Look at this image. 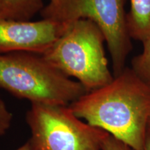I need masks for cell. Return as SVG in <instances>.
I'll return each instance as SVG.
<instances>
[{"label": "cell", "mask_w": 150, "mask_h": 150, "mask_svg": "<svg viewBox=\"0 0 150 150\" xmlns=\"http://www.w3.org/2000/svg\"><path fill=\"white\" fill-rule=\"evenodd\" d=\"M80 119L133 150H145L150 118V86L126 67L111 82L69 105Z\"/></svg>", "instance_id": "obj_1"}, {"label": "cell", "mask_w": 150, "mask_h": 150, "mask_svg": "<svg viewBox=\"0 0 150 150\" xmlns=\"http://www.w3.org/2000/svg\"><path fill=\"white\" fill-rule=\"evenodd\" d=\"M0 88L31 104L69 106L87 93L41 54H0Z\"/></svg>", "instance_id": "obj_2"}, {"label": "cell", "mask_w": 150, "mask_h": 150, "mask_svg": "<svg viewBox=\"0 0 150 150\" xmlns=\"http://www.w3.org/2000/svg\"><path fill=\"white\" fill-rule=\"evenodd\" d=\"M104 35L93 22H72L43 57L69 77H74L90 92L113 79L104 50Z\"/></svg>", "instance_id": "obj_3"}, {"label": "cell", "mask_w": 150, "mask_h": 150, "mask_svg": "<svg viewBox=\"0 0 150 150\" xmlns=\"http://www.w3.org/2000/svg\"><path fill=\"white\" fill-rule=\"evenodd\" d=\"M26 122L33 150H102L109 135L81 120L69 106L31 104Z\"/></svg>", "instance_id": "obj_4"}, {"label": "cell", "mask_w": 150, "mask_h": 150, "mask_svg": "<svg viewBox=\"0 0 150 150\" xmlns=\"http://www.w3.org/2000/svg\"><path fill=\"white\" fill-rule=\"evenodd\" d=\"M125 3V0H59L45 6L40 14L43 19L63 23L81 19L93 22L104 35L116 76L126 67L132 50Z\"/></svg>", "instance_id": "obj_5"}, {"label": "cell", "mask_w": 150, "mask_h": 150, "mask_svg": "<svg viewBox=\"0 0 150 150\" xmlns=\"http://www.w3.org/2000/svg\"><path fill=\"white\" fill-rule=\"evenodd\" d=\"M70 24L43 18L38 21L0 18V54L30 52L42 55Z\"/></svg>", "instance_id": "obj_6"}, {"label": "cell", "mask_w": 150, "mask_h": 150, "mask_svg": "<svg viewBox=\"0 0 150 150\" xmlns=\"http://www.w3.org/2000/svg\"><path fill=\"white\" fill-rule=\"evenodd\" d=\"M127 22L131 39L142 42L150 37V0H129Z\"/></svg>", "instance_id": "obj_7"}, {"label": "cell", "mask_w": 150, "mask_h": 150, "mask_svg": "<svg viewBox=\"0 0 150 150\" xmlns=\"http://www.w3.org/2000/svg\"><path fill=\"white\" fill-rule=\"evenodd\" d=\"M44 7L42 0H0V18L29 21Z\"/></svg>", "instance_id": "obj_8"}, {"label": "cell", "mask_w": 150, "mask_h": 150, "mask_svg": "<svg viewBox=\"0 0 150 150\" xmlns=\"http://www.w3.org/2000/svg\"><path fill=\"white\" fill-rule=\"evenodd\" d=\"M142 44V51L132 59L131 69L142 81L150 86V37Z\"/></svg>", "instance_id": "obj_9"}, {"label": "cell", "mask_w": 150, "mask_h": 150, "mask_svg": "<svg viewBox=\"0 0 150 150\" xmlns=\"http://www.w3.org/2000/svg\"><path fill=\"white\" fill-rule=\"evenodd\" d=\"M13 120V114L0 95V137L3 136L10 129Z\"/></svg>", "instance_id": "obj_10"}, {"label": "cell", "mask_w": 150, "mask_h": 150, "mask_svg": "<svg viewBox=\"0 0 150 150\" xmlns=\"http://www.w3.org/2000/svg\"><path fill=\"white\" fill-rule=\"evenodd\" d=\"M102 150H133L128 145L109 134L105 139Z\"/></svg>", "instance_id": "obj_11"}, {"label": "cell", "mask_w": 150, "mask_h": 150, "mask_svg": "<svg viewBox=\"0 0 150 150\" xmlns=\"http://www.w3.org/2000/svg\"><path fill=\"white\" fill-rule=\"evenodd\" d=\"M16 150H33L32 148L31 147V146L29 144V142H26L24 145H22L21 147H18V149H16Z\"/></svg>", "instance_id": "obj_12"}, {"label": "cell", "mask_w": 150, "mask_h": 150, "mask_svg": "<svg viewBox=\"0 0 150 150\" xmlns=\"http://www.w3.org/2000/svg\"><path fill=\"white\" fill-rule=\"evenodd\" d=\"M145 150H150V135L149 134H148L147 136Z\"/></svg>", "instance_id": "obj_13"}, {"label": "cell", "mask_w": 150, "mask_h": 150, "mask_svg": "<svg viewBox=\"0 0 150 150\" xmlns=\"http://www.w3.org/2000/svg\"><path fill=\"white\" fill-rule=\"evenodd\" d=\"M148 134L150 135V118H149V122H148Z\"/></svg>", "instance_id": "obj_14"}, {"label": "cell", "mask_w": 150, "mask_h": 150, "mask_svg": "<svg viewBox=\"0 0 150 150\" xmlns=\"http://www.w3.org/2000/svg\"><path fill=\"white\" fill-rule=\"evenodd\" d=\"M59 0H50V3H55L56 1H58Z\"/></svg>", "instance_id": "obj_15"}]
</instances>
